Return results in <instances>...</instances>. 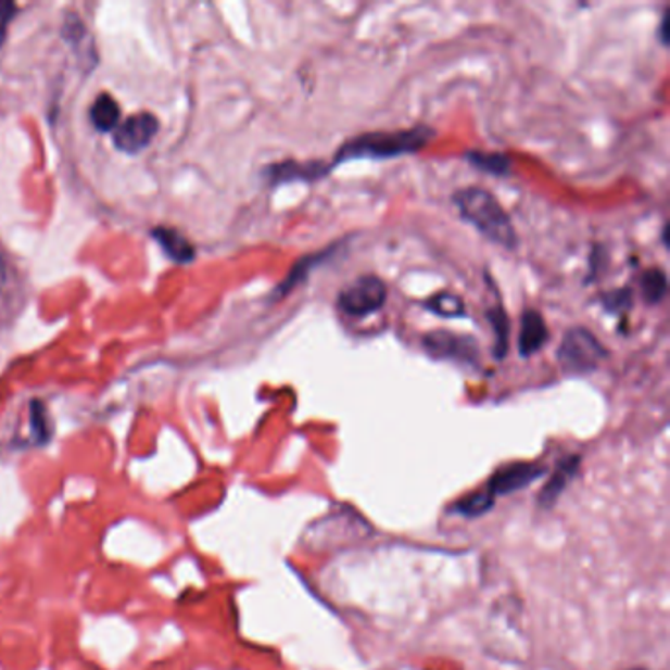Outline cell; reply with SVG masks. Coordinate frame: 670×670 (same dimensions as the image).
I'll return each mask as SVG.
<instances>
[{"instance_id": "cell-1", "label": "cell", "mask_w": 670, "mask_h": 670, "mask_svg": "<svg viewBox=\"0 0 670 670\" xmlns=\"http://www.w3.org/2000/svg\"><path fill=\"white\" fill-rule=\"evenodd\" d=\"M434 132L427 126H415L409 130H393V132H366L346 140L337 150L334 165L356 162V160H388L400 155L415 154L424 150L433 140Z\"/></svg>"}, {"instance_id": "cell-2", "label": "cell", "mask_w": 670, "mask_h": 670, "mask_svg": "<svg viewBox=\"0 0 670 670\" xmlns=\"http://www.w3.org/2000/svg\"><path fill=\"white\" fill-rule=\"evenodd\" d=\"M453 201L460 217L470 223L482 237L497 246L516 250V228L511 225L506 208L500 205V201L490 191L480 187H468L456 191Z\"/></svg>"}, {"instance_id": "cell-3", "label": "cell", "mask_w": 670, "mask_h": 670, "mask_svg": "<svg viewBox=\"0 0 670 670\" xmlns=\"http://www.w3.org/2000/svg\"><path fill=\"white\" fill-rule=\"evenodd\" d=\"M608 358V351L584 327L568 330L558 349V362L568 374H590L598 370L602 362Z\"/></svg>"}, {"instance_id": "cell-4", "label": "cell", "mask_w": 670, "mask_h": 670, "mask_svg": "<svg viewBox=\"0 0 670 670\" xmlns=\"http://www.w3.org/2000/svg\"><path fill=\"white\" fill-rule=\"evenodd\" d=\"M385 301H388V288L383 279L378 276H362L342 289L337 303L344 315L364 319L382 309Z\"/></svg>"}, {"instance_id": "cell-5", "label": "cell", "mask_w": 670, "mask_h": 670, "mask_svg": "<svg viewBox=\"0 0 670 670\" xmlns=\"http://www.w3.org/2000/svg\"><path fill=\"white\" fill-rule=\"evenodd\" d=\"M424 349L429 356L439 361H454L476 366L480 361V349L472 337L454 334L451 330H433L424 337Z\"/></svg>"}, {"instance_id": "cell-6", "label": "cell", "mask_w": 670, "mask_h": 670, "mask_svg": "<svg viewBox=\"0 0 670 670\" xmlns=\"http://www.w3.org/2000/svg\"><path fill=\"white\" fill-rule=\"evenodd\" d=\"M157 128H160V124H157L154 114H132L123 124L116 126L114 146L124 154H138L154 140Z\"/></svg>"}, {"instance_id": "cell-7", "label": "cell", "mask_w": 670, "mask_h": 670, "mask_svg": "<svg viewBox=\"0 0 670 670\" xmlns=\"http://www.w3.org/2000/svg\"><path fill=\"white\" fill-rule=\"evenodd\" d=\"M545 475V468L531 463H516V465H507L500 468L490 482L485 485V492L497 497V495L514 494L517 490L533 484L541 476Z\"/></svg>"}, {"instance_id": "cell-8", "label": "cell", "mask_w": 670, "mask_h": 670, "mask_svg": "<svg viewBox=\"0 0 670 670\" xmlns=\"http://www.w3.org/2000/svg\"><path fill=\"white\" fill-rule=\"evenodd\" d=\"M332 169L329 164L313 160V162H279V164L269 165L264 169V177L268 179L269 186H283V184H293V181H315L320 177L329 176Z\"/></svg>"}, {"instance_id": "cell-9", "label": "cell", "mask_w": 670, "mask_h": 670, "mask_svg": "<svg viewBox=\"0 0 670 670\" xmlns=\"http://www.w3.org/2000/svg\"><path fill=\"white\" fill-rule=\"evenodd\" d=\"M547 342L548 329L545 319L536 311H526L523 317H521V329H519V337H517L519 354L523 358H529V356L541 351Z\"/></svg>"}, {"instance_id": "cell-10", "label": "cell", "mask_w": 670, "mask_h": 670, "mask_svg": "<svg viewBox=\"0 0 670 670\" xmlns=\"http://www.w3.org/2000/svg\"><path fill=\"white\" fill-rule=\"evenodd\" d=\"M578 468H580V456L578 454H570L567 458H562L555 468V472L548 478L545 488L541 490L539 504L543 507L553 506L560 494L565 492V488L570 484V480L577 476Z\"/></svg>"}, {"instance_id": "cell-11", "label": "cell", "mask_w": 670, "mask_h": 670, "mask_svg": "<svg viewBox=\"0 0 670 670\" xmlns=\"http://www.w3.org/2000/svg\"><path fill=\"white\" fill-rule=\"evenodd\" d=\"M332 250H334V248H327V250H323L319 254H311V256L301 258L300 262L291 268L288 278L279 283V288L276 289L274 298H283V295H288L289 291H293L298 286H301L305 279L309 278V274L313 269L319 268L323 262H327V260L332 256Z\"/></svg>"}, {"instance_id": "cell-12", "label": "cell", "mask_w": 670, "mask_h": 670, "mask_svg": "<svg viewBox=\"0 0 670 670\" xmlns=\"http://www.w3.org/2000/svg\"><path fill=\"white\" fill-rule=\"evenodd\" d=\"M91 123L97 130L101 132H111L116 130V126L121 123V106L114 101L111 94H101L93 104H91Z\"/></svg>"}, {"instance_id": "cell-13", "label": "cell", "mask_w": 670, "mask_h": 670, "mask_svg": "<svg viewBox=\"0 0 670 670\" xmlns=\"http://www.w3.org/2000/svg\"><path fill=\"white\" fill-rule=\"evenodd\" d=\"M154 237L162 248L165 250V254L169 258L176 260V262H191L193 260V246L187 242L186 238L181 237L177 230L172 228H157L154 230Z\"/></svg>"}, {"instance_id": "cell-14", "label": "cell", "mask_w": 670, "mask_h": 670, "mask_svg": "<svg viewBox=\"0 0 670 670\" xmlns=\"http://www.w3.org/2000/svg\"><path fill=\"white\" fill-rule=\"evenodd\" d=\"M424 307L434 315H439V317H444V319H463V317H466L465 301L454 293H448V291L429 298L425 301Z\"/></svg>"}, {"instance_id": "cell-15", "label": "cell", "mask_w": 670, "mask_h": 670, "mask_svg": "<svg viewBox=\"0 0 670 670\" xmlns=\"http://www.w3.org/2000/svg\"><path fill=\"white\" fill-rule=\"evenodd\" d=\"M641 293L647 303H660L669 293V279L660 268L645 269L641 274Z\"/></svg>"}, {"instance_id": "cell-16", "label": "cell", "mask_w": 670, "mask_h": 670, "mask_svg": "<svg viewBox=\"0 0 670 670\" xmlns=\"http://www.w3.org/2000/svg\"><path fill=\"white\" fill-rule=\"evenodd\" d=\"M465 157L470 164L475 165V167L482 169V172L490 174V176H507L509 169H511V162H509V157L504 154L478 152V150H475V152H468Z\"/></svg>"}, {"instance_id": "cell-17", "label": "cell", "mask_w": 670, "mask_h": 670, "mask_svg": "<svg viewBox=\"0 0 670 670\" xmlns=\"http://www.w3.org/2000/svg\"><path fill=\"white\" fill-rule=\"evenodd\" d=\"M494 497L488 492H475V494L465 495L463 500H458L454 506H451L448 514L463 517H478L485 514L488 509L494 506Z\"/></svg>"}, {"instance_id": "cell-18", "label": "cell", "mask_w": 670, "mask_h": 670, "mask_svg": "<svg viewBox=\"0 0 670 670\" xmlns=\"http://www.w3.org/2000/svg\"><path fill=\"white\" fill-rule=\"evenodd\" d=\"M488 320L494 330V356L497 361H502L506 356L507 344H509V319H507L506 311L502 305H495L492 309H488Z\"/></svg>"}, {"instance_id": "cell-19", "label": "cell", "mask_w": 670, "mask_h": 670, "mask_svg": "<svg viewBox=\"0 0 670 670\" xmlns=\"http://www.w3.org/2000/svg\"><path fill=\"white\" fill-rule=\"evenodd\" d=\"M602 303L609 313H625L633 305V291L630 288L614 289L604 295Z\"/></svg>"}, {"instance_id": "cell-20", "label": "cell", "mask_w": 670, "mask_h": 670, "mask_svg": "<svg viewBox=\"0 0 670 670\" xmlns=\"http://www.w3.org/2000/svg\"><path fill=\"white\" fill-rule=\"evenodd\" d=\"M31 425H34V431L36 434H40L41 441L48 439V427H46V415L41 409L40 403H34L31 405Z\"/></svg>"}, {"instance_id": "cell-21", "label": "cell", "mask_w": 670, "mask_h": 670, "mask_svg": "<svg viewBox=\"0 0 670 670\" xmlns=\"http://www.w3.org/2000/svg\"><path fill=\"white\" fill-rule=\"evenodd\" d=\"M14 12H16V7H14L12 2H0V46H2V41H4L7 28H9V24H11Z\"/></svg>"}, {"instance_id": "cell-22", "label": "cell", "mask_w": 670, "mask_h": 670, "mask_svg": "<svg viewBox=\"0 0 670 670\" xmlns=\"http://www.w3.org/2000/svg\"><path fill=\"white\" fill-rule=\"evenodd\" d=\"M669 24H670V14H669V11H665V14H662V18H660V28H659L660 41H662L665 46L669 43V38H670Z\"/></svg>"}, {"instance_id": "cell-23", "label": "cell", "mask_w": 670, "mask_h": 670, "mask_svg": "<svg viewBox=\"0 0 670 670\" xmlns=\"http://www.w3.org/2000/svg\"><path fill=\"white\" fill-rule=\"evenodd\" d=\"M4 281H7V266H4V260L0 256V288L4 286Z\"/></svg>"}]
</instances>
